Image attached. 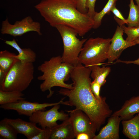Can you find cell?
Instances as JSON below:
<instances>
[{"instance_id":"18","label":"cell","mask_w":139,"mask_h":139,"mask_svg":"<svg viewBox=\"0 0 139 139\" xmlns=\"http://www.w3.org/2000/svg\"><path fill=\"white\" fill-rule=\"evenodd\" d=\"M129 5V11L128 17L124 21H123L116 17L115 20L119 25L126 24L128 27H139V7L135 4L133 0H130Z\"/></svg>"},{"instance_id":"2","label":"cell","mask_w":139,"mask_h":139,"mask_svg":"<svg viewBox=\"0 0 139 139\" xmlns=\"http://www.w3.org/2000/svg\"><path fill=\"white\" fill-rule=\"evenodd\" d=\"M34 7L53 27L68 26L81 37L93 28V19L77 10L75 0H41Z\"/></svg>"},{"instance_id":"16","label":"cell","mask_w":139,"mask_h":139,"mask_svg":"<svg viewBox=\"0 0 139 139\" xmlns=\"http://www.w3.org/2000/svg\"><path fill=\"white\" fill-rule=\"evenodd\" d=\"M5 43L16 49L19 54L15 56L16 58L23 63L35 62L36 59V53L30 48H21L17 43L15 39L12 40H5Z\"/></svg>"},{"instance_id":"7","label":"cell","mask_w":139,"mask_h":139,"mask_svg":"<svg viewBox=\"0 0 139 139\" xmlns=\"http://www.w3.org/2000/svg\"><path fill=\"white\" fill-rule=\"evenodd\" d=\"M40 29L39 22L34 21L31 17L28 16L21 21H16L13 24L10 23L7 18L2 22L1 31L2 34H8L15 37L31 31H35L41 35Z\"/></svg>"},{"instance_id":"24","label":"cell","mask_w":139,"mask_h":139,"mask_svg":"<svg viewBox=\"0 0 139 139\" xmlns=\"http://www.w3.org/2000/svg\"><path fill=\"white\" fill-rule=\"evenodd\" d=\"M120 25L123 28L124 32L127 35L126 40L127 41L129 42L134 41L139 37V27H127L124 24Z\"/></svg>"},{"instance_id":"14","label":"cell","mask_w":139,"mask_h":139,"mask_svg":"<svg viewBox=\"0 0 139 139\" xmlns=\"http://www.w3.org/2000/svg\"><path fill=\"white\" fill-rule=\"evenodd\" d=\"M139 112V95L134 96L126 100L120 109L114 112L111 116H118L121 120L131 119Z\"/></svg>"},{"instance_id":"17","label":"cell","mask_w":139,"mask_h":139,"mask_svg":"<svg viewBox=\"0 0 139 139\" xmlns=\"http://www.w3.org/2000/svg\"><path fill=\"white\" fill-rule=\"evenodd\" d=\"M123 133L130 139H139V112L129 119L122 120Z\"/></svg>"},{"instance_id":"32","label":"cell","mask_w":139,"mask_h":139,"mask_svg":"<svg viewBox=\"0 0 139 139\" xmlns=\"http://www.w3.org/2000/svg\"><path fill=\"white\" fill-rule=\"evenodd\" d=\"M6 75L0 69V84L3 81Z\"/></svg>"},{"instance_id":"20","label":"cell","mask_w":139,"mask_h":139,"mask_svg":"<svg viewBox=\"0 0 139 139\" xmlns=\"http://www.w3.org/2000/svg\"><path fill=\"white\" fill-rule=\"evenodd\" d=\"M89 68L91 70L90 76L93 80L96 81L101 86L104 85L106 82V78L111 71L110 67L105 66L100 67L96 65Z\"/></svg>"},{"instance_id":"23","label":"cell","mask_w":139,"mask_h":139,"mask_svg":"<svg viewBox=\"0 0 139 139\" xmlns=\"http://www.w3.org/2000/svg\"><path fill=\"white\" fill-rule=\"evenodd\" d=\"M118 0H108L106 5L99 12H97L93 18L94 25L93 28L96 29L98 28L101 25L102 19L106 14L109 13L112 7L116 4Z\"/></svg>"},{"instance_id":"11","label":"cell","mask_w":139,"mask_h":139,"mask_svg":"<svg viewBox=\"0 0 139 139\" xmlns=\"http://www.w3.org/2000/svg\"><path fill=\"white\" fill-rule=\"evenodd\" d=\"M123 33L124 30L121 26H117L114 35L111 38L107 59L109 63H111L117 60L125 49L137 44L134 41L129 42L124 40L123 37Z\"/></svg>"},{"instance_id":"25","label":"cell","mask_w":139,"mask_h":139,"mask_svg":"<svg viewBox=\"0 0 139 139\" xmlns=\"http://www.w3.org/2000/svg\"><path fill=\"white\" fill-rule=\"evenodd\" d=\"M90 86L91 91L96 98L99 100H102L103 97L100 94L101 86L96 81L93 80L91 82Z\"/></svg>"},{"instance_id":"31","label":"cell","mask_w":139,"mask_h":139,"mask_svg":"<svg viewBox=\"0 0 139 139\" xmlns=\"http://www.w3.org/2000/svg\"><path fill=\"white\" fill-rule=\"evenodd\" d=\"M77 139H90V136L88 134L82 133L78 134L76 137Z\"/></svg>"},{"instance_id":"5","label":"cell","mask_w":139,"mask_h":139,"mask_svg":"<svg viewBox=\"0 0 139 139\" xmlns=\"http://www.w3.org/2000/svg\"><path fill=\"white\" fill-rule=\"evenodd\" d=\"M111 38H91L85 42L79 57V63L87 67L100 66L108 59Z\"/></svg>"},{"instance_id":"6","label":"cell","mask_w":139,"mask_h":139,"mask_svg":"<svg viewBox=\"0 0 139 139\" xmlns=\"http://www.w3.org/2000/svg\"><path fill=\"white\" fill-rule=\"evenodd\" d=\"M55 27L59 33L63 44V52L62 59L63 62L74 65L79 63L78 57L83 45L87 39L80 40L77 37L76 31L68 26L57 25Z\"/></svg>"},{"instance_id":"3","label":"cell","mask_w":139,"mask_h":139,"mask_svg":"<svg viewBox=\"0 0 139 139\" xmlns=\"http://www.w3.org/2000/svg\"><path fill=\"white\" fill-rule=\"evenodd\" d=\"M74 67V65L71 64L63 62L60 56L52 57L38 67V70L42 73L37 77L38 80L43 81L40 85V89L43 92L49 91L48 98L53 94L54 91L51 89L54 87L73 89V83L68 84L65 82L70 77V74Z\"/></svg>"},{"instance_id":"21","label":"cell","mask_w":139,"mask_h":139,"mask_svg":"<svg viewBox=\"0 0 139 139\" xmlns=\"http://www.w3.org/2000/svg\"><path fill=\"white\" fill-rule=\"evenodd\" d=\"M24 95L22 92L19 91H5L0 90V104L14 103L25 99L23 97Z\"/></svg>"},{"instance_id":"27","label":"cell","mask_w":139,"mask_h":139,"mask_svg":"<svg viewBox=\"0 0 139 139\" xmlns=\"http://www.w3.org/2000/svg\"><path fill=\"white\" fill-rule=\"evenodd\" d=\"M51 133V129L46 128L34 136L32 139H49Z\"/></svg>"},{"instance_id":"28","label":"cell","mask_w":139,"mask_h":139,"mask_svg":"<svg viewBox=\"0 0 139 139\" xmlns=\"http://www.w3.org/2000/svg\"><path fill=\"white\" fill-rule=\"evenodd\" d=\"M87 0H75L77 10L81 13L83 14H86L88 10L86 6Z\"/></svg>"},{"instance_id":"12","label":"cell","mask_w":139,"mask_h":139,"mask_svg":"<svg viewBox=\"0 0 139 139\" xmlns=\"http://www.w3.org/2000/svg\"><path fill=\"white\" fill-rule=\"evenodd\" d=\"M6 119L8 123L14 128L18 134H23L28 139H32L42 130L38 127L36 124L31 121L27 122L19 118Z\"/></svg>"},{"instance_id":"26","label":"cell","mask_w":139,"mask_h":139,"mask_svg":"<svg viewBox=\"0 0 139 139\" xmlns=\"http://www.w3.org/2000/svg\"><path fill=\"white\" fill-rule=\"evenodd\" d=\"M96 1L87 0L86 3V7L88 10L87 14L93 19L97 13L95 10V4Z\"/></svg>"},{"instance_id":"30","label":"cell","mask_w":139,"mask_h":139,"mask_svg":"<svg viewBox=\"0 0 139 139\" xmlns=\"http://www.w3.org/2000/svg\"><path fill=\"white\" fill-rule=\"evenodd\" d=\"M116 62L122 63L127 64H133L139 65V58L136 60L133 61H123L117 59V60Z\"/></svg>"},{"instance_id":"4","label":"cell","mask_w":139,"mask_h":139,"mask_svg":"<svg viewBox=\"0 0 139 139\" xmlns=\"http://www.w3.org/2000/svg\"><path fill=\"white\" fill-rule=\"evenodd\" d=\"M34 67L33 63L16 62L7 73L0 90L5 91L26 90L34 78Z\"/></svg>"},{"instance_id":"13","label":"cell","mask_w":139,"mask_h":139,"mask_svg":"<svg viewBox=\"0 0 139 139\" xmlns=\"http://www.w3.org/2000/svg\"><path fill=\"white\" fill-rule=\"evenodd\" d=\"M107 124L103 127L98 134L93 139H118L119 138V131L121 119L118 116H111Z\"/></svg>"},{"instance_id":"10","label":"cell","mask_w":139,"mask_h":139,"mask_svg":"<svg viewBox=\"0 0 139 139\" xmlns=\"http://www.w3.org/2000/svg\"><path fill=\"white\" fill-rule=\"evenodd\" d=\"M65 98H62L57 102L41 103L38 102H31L23 99L15 103L1 105L0 107L4 110H15L19 115L30 117L36 112L40 110H44L47 107L58 104L65 105V101H63Z\"/></svg>"},{"instance_id":"15","label":"cell","mask_w":139,"mask_h":139,"mask_svg":"<svg viewBox=\"0 0 139 139\" xmlns=\"http://www.w3.org/2000/svg\"><path fill=\"white\" fill-rule=\"evenodd\" d=\"M75 138L68 119L63 121L60 125L51 129L50 139H73Z\"/></svg>"},{"instance_id":"19","label":"cell","mask_w":139,"mask_h":139,"mask_svg":"<svg viewBox=\"0 0 139 139\" xmlns=\"http://www.w3.org/2000/svg\"><path fill=\"white\" fill-rule=\"evenodd\" d=\"M16 55L5 50L0 52V69L6 75L14 64L19 60L15 57Z\"/></svg>"},{"instance_id":"29","label":"cell","mask_w":139,"mask_h":139,"mask_svg":"<svg viewBox=\"0 0 139 139\" xmlns=\"http://www.w3.org/2000/svg\"><path fill=\"white\" fill-rule=\"evenodd\" d=\"M116 4L114 5L111 8L110 12H112L115 16V17L123 21H124L126 19L123 16L120 11L116 8Z\"/></svg>"},{"instance_id":"33","label":"cell","mask_w":139,"mask_h":139,"mask_svg":"<svg viewBox=\"0 0 139 139\" xmlns=\"http://www.w3.org/2000/svg\"><path fill=\"white\" fill-rule=\"evenodd\" d=\"M136 44H139V37L136 39L134 41Z\"/></svg>"},{"instance_id":"34","label":"cell","mask_w":139,"mask_h":139,"mask_svg":"<svg viewBox=\"0 0 139 139\" xmlns=\"http://www.w3.org/2000/svg\"><path fill=\"white\" fill-rule=\"evenodd\" d=\"M135 1L137 3V5L139 7V0H135Z\"/></svg>"},{"instance_id":"1","label":"cell","mask_w":139,"mask_h":139,"mask_svg":"<svg viewBox=\"0 0 139 139\" xmlns=\"http://www.w3.org/2000/svg\"><path fill=\"white\" fill-rule=\"evenodd\" d=\"M90 69L79 63L74 65L70 74L73 82L72 89L62 88L59 93L68 98L66 105L74 106V110H80L85 113L95 125L98 131L106 119L112 115V111L103 97L99 100L91 91Z\"/></svg>"},{"instance_id":"8","label":"cell","mask_w":139,"mask_h":139,"mask_svg":"<svg viewBox=\"0 0 139 139\" xmlns=\"http://www.w3.org/2000/svg\"><path fill=\"white\" fill-rule=\"evenodd\" d=\"M60 104L53 106L46 111L40 110L34 112L29 117L30 121L38 124L42 129L46 128L52 129L58 126L57 122L58 120L64 121L69 118L68 114L63 111H58Z\"/></svg>"},{"instance_id":"9","label":"cell","mask_w":139,"mask_h":139,"mask_svg":"<svg viewBox=\"0 0 139 139\" xmlns=\"http://www.w3.org/2000/svg\"><path fill=\"white\" fill-rule=\"evenodd\" d=\"M70 113L68 120L71 123L75 136L85 133L93 139L95 135L96 127L89 117L80 110H67Z\"/></svg>"},{"instance_id":"22","label":"cell","mask_w":139,"mask_h":139,"mask_svg":"<svg viewBox=\"0 0 139 139\" xmlns=\"http://www.w3.org/2000/svg\"><path fill=\"white\" fill-rule=\"evenodd\" d=\"M18 134L14 128L7 122L6 118L0 121L1 139H16Z\"/></svg>"}]
</instances>
